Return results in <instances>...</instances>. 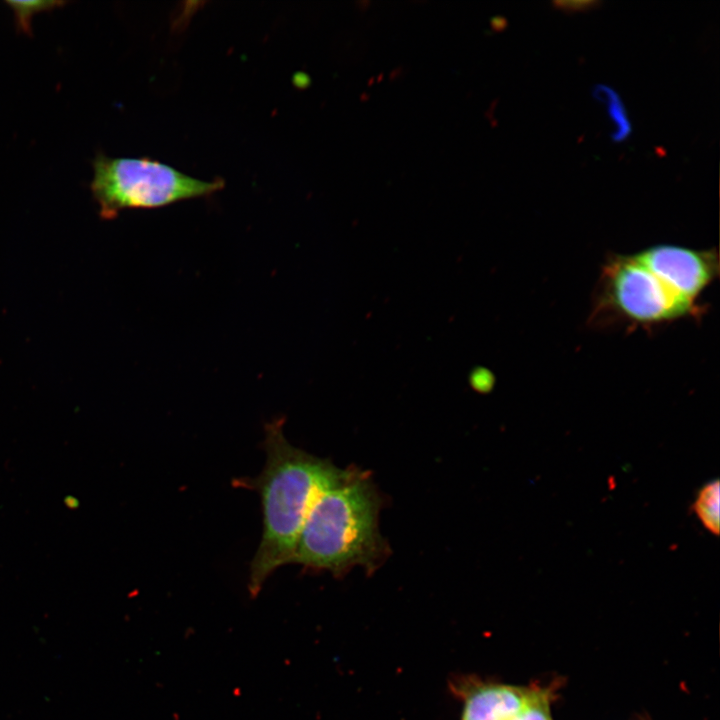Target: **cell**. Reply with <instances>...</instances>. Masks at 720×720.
<instances>
[{"label": "cell", "instance_id": "10", "mask_svg": "<svg viewBox=\"0 0 720 720\" xmlns=\"http://www.w3.org/2000/svg\"><path fill=\"white\" fill-rule=\"evenodd\" d=\"M600 3L597 1H555L553 6L555 8L567 11V12H578L592 9L598 6Z\"/></svg>", "mask_w": 720, "mask_h": 720}, {"label": "cell", "instance_id": "7", "mask_svg": "<svg viewBox=\"0 0 720 720\" xmlns=\"http://www.w3.org/2000/svg\"><path fill=\"white\" fill-rule=\"evenodd\" d=\"M693 508L703 526L711 533L718 535L720 521L719 480L710 481L701 488Z\"/></svg>", "mask_w": 720, "mask_h": 720}, {"label": "cell", "instance_id": "8", "mask_svg": "<svg viewBox=\"0 0 720 720\" xmlns=\"http://www.w3.org/2000/svg\"><path fill=\"white\" fill-rule=\"evenodd\" d=\"M552 697L553 688L535 685L528 701L508 720H553Z\"/></svg>", "mask_w": 720, "mask_h": 720}, {"label": "cell", "instance_id": "3", "mask_svg": "<svg viewBox=\"0 0 720 720\" xmlns=\"http://www.w3.org/2000/svg\"><path fill=\"white\" fill-rule=\"evenodd\" d=\"M703 307L640 253L614 254L601 268L589 321L596 326L653 328L697 317Z\"/></svg>", "mask_w": 720, "mask_h": 720}, {"label": "cell", "instance_id": "5", "mask_svg": "<svg viewBox=\"0 0 720 720\" xmlns=\"http://www.w3.org/2000/svg\"><path fill=\"white\" fill-rule=\"evenodd\" d=\"M449 685L462 703L460 720H508L528 701L534 689L474 675L457 676Z\"/></svg>", "mask_w": 720, "mask_h": 720}, {"label": "cell", "instance_id": "1", "mask_svg": "<svg viewBox=\"0 0 720 720\" xmlns=\"http://www.w3.org/2000/svg\"><path fill=\"white\" fill-rule=\"evenodd\" d=\"M266 461L254 479L242 480L258 492L263 532L250 563L249 592L256 597L278 568L293 563L297 541L317 496L343 469L327 459L293 446L283 432V420L265 426Z\"/></svg>", "mask_w": 720, "mask_h": 720}, {"label": "cell", "instance_id": "9", "mask_svg": "<svg viewBox=\"0 0 720 720\" xmlns=\"http://www.w3.org/2000/svg\"><path fill=\"white\" fill-rule=\"evenodd\" d=\"M7 3L15 13L18 27L27 33L31 31L30 19L34 13L64 4L57 1H9Z\"/></svg>", "mask_w": 720, "mask_h": 720}, {"label": "cell", "instance_id": "11", "mask_svg": "<svg viewBox=\"0 0 720 720\" xmlns=\"http://www.w3.org/2000/svg\"><path fill=\"white\" fill-rule=\"evenodd\" d=\"M491 376H488V373L484 370H479L477 374H474L472 377V384L474 387H477L478 390H488L492 382L490 381Z\"/></svg>", "mask_w": 720, "mask_h": 720}, {"label": "cell", "instance_id": "4", "mask_svg": "<svg viewBox=\"0 0 720 720\" xmlns=\"http://www.w3.org/2000/svg\"><path fill=\"white\" fill-rule=\"evenodd\" d=\"M91 190L103 218L125 208H155L210 195L222 179L204 181L147 158H110L99 153L93 161Z\"/></svg>", "mask_w": 720, "mask_h": 720}, {"label": "cell", "instance_id": "2", "mask_svg": "<svg viewBox=\"0 0 720 720\" xmlns=\"http://www.w3.org/2000/svg\"><path fill=\"white\" fill-rule=\"evenodd\" d=\"M381 497L367 471L354 466L315 499L300 532L293 563L342 576L360 566L368 573L390 550L379 531Z\"/></svg>", "mask_w": 720, "mask_h": 720}, {"label": "cell", "instance_id": "6", "mask_svg": "<svg viewBox=\"0 0 720 720\" xmlns=\"http://www.w3.org/2000/svg\"><path fill=\"white\" fill-rule=\"evenodd\" d=\"M593 96L598 101L605 103L608 115L614 124V131L611 134L615 142L624 141L632 132L631 123L626 113L625 106L618 93L609 86L599 84L593 89Z\"/></svg>", "mask_w": 720, "mask_h": 720}]
</instances>
